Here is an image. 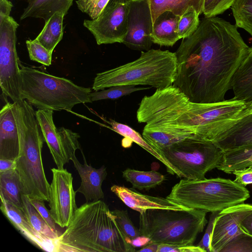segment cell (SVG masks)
Here are the masks:
<instances>
[{
	"instance_id": "32",
	"label": "cell",
	"mask_w": 252,
	"mask_h": 252,
	"mask_svg": "<svg viewBox=\"0 0 252 252\" xmlns=\"http://www.w3.org/2000/svg\"><path fill=\"white\" fill-rule=\"evenodd\" d=\"M151 87H136L132 85L116 86L91 93L90 97L92 101L104 99H117L130 94L134 92L149 89Z\"/></svg>"
},
{
	"instance_id": "3",
	"label": "cell",
	"mask_w": 252,
	"mask_h": 252,
	"mask_svg": "<svg viewBox=\"0 0 252 252\" xmlns=\"http://www.w3.org/2000/svg\"><path fill=\"white\" fill-rule=\"evenodd\" d=\"M14 103L20 139L16 170L23 193L30 199L48 201L50 184L45 174L41 155L44 139L35 111L25 99Z\"/></svg>"
},
{
	"instance_id": "13",
	"label": "cell",
	"mask_w": 252,
	"mask_h": 252,
	"mask_svg": "<svg viewBox=\"0 0 252 252\" xmlns=\"http://www.w3.org/2000/svg\"><path fill=\"white\" fill-rule=\"evenodd\" d=\"M128 6L127 33L122 43L132 50L148 51L153 27L149 0H128Z\"/></svg>"
},
{
	"instance_id": "20",
	"label": "cell",
	"mask_w": 252,
	"mask_h": 252,
	"mask_svg": "<svg viewBox=\"0 0 252 252\" xmlns=\"http://www.w3.org/2000/svg\"><path fill=\"white\" fill-rule=\"evenodd\" d=\"M179 18L170 11L160 14L153 23V43L165 46L174 45L180 39L177 33Z\"/></svg>"
},
{
	"instance_id": "39",
	"label": "cell",
	"mask_w": 252,
	"mask_h": 252,
	"mask_svg": "<svg viewBox=\"0 0 252 252\" xmlns=\"http://www.w3.org/2000/svg\"><path fill=\"white\" fill-rule=\"evenodd\" d=\"M157 252H205L199 246L159 244Z\"/></svg>"
},
{
	"instance_id": "33",
	"label": "cell",
	"mask_w": 252,
	"mask_h": 252,
	"mask_svg": "<svg viewBox=\"0 0 252 252\" xmlns=\"http://www.w3.org/2000/svg\"><path fill=\"white\" fill-rule=\"evenodd\" d=\"M199 15L193 7H190L180 17L177 33L180 39L190 36L197 29L200 23Z\"/></svg>"
},
{
	"instance_id": "36",
	"label": "cell",
	"mask_w": 252,
	"mask_h": 252,
	"mask_svg": "<svg viewBox=\"0 0 252 252\" xmlns=\"http://www.w3.org/2000/svg\"><path fill=\"white\" fill-rule=\"evenodd\" d=\"M252 252V235L244 231L235 237L220 252Z\"/></svg>"
},
{
	"instance_id": "40",
	"label": "cell",
	"mask_w": 252,
	"mask_h": 252,
	"mask_svg": "<svg viewBox=\"0 0 252 252\" xmlns=\"http://www.w3.org/2000/svg\"><path fill=\"white\" fill-rule=\"evenodd\" d=\"M219 212H212L210 216L209 223L205 232L201 240L197 246L204 250L205 252H210V245L212 233L214 222Z\"/></svg>"
},
{
	"instance_id": "38",
	"label": "cell",
	"mask_w": 252,
	"mask_h": 252,
	"mask_svg": "<svg viewBox=\"0 0 252 252\" xmlns=\"http://www.w3.org/2000/svg\"><path fill=\"white\" fill-rule=\"evenodd\" d=\"M30 201L50 227L55 233L59 234L56 227L57 224L52 217L49 210L46 208L44 201L37 199H30Z\"/></svg>"
},
{
	"instance_id": "41",
	"label": "cell",
	"mask_w": 252,
	"mask_h": 252,
	"mask_svg": "<svg viewBox=\"0 0 252 252\" xmlns=\"http://www.w3.org/2000/svg\"><path fill=\"white\" fill-rule=\"evenodd\" d=\"M232 174L235 175L234 181L237 183L244 187L252 184V165L235 170Z\"/></svg>"
},
{
	"instance_id": "21",
	"label": "cell",
	"mask_w": 252,
	"mask_h": 252,
	"mask_svg": "<svg viewBox=\"0 0 252 252\" xmlns=\"http://www.w3.org/2000/svg\"><path fill=\"white\" fill-rule=\"evenodd\" d=\"M73 0H28V5L20 19L22 20L29 17L42 18L46 22L56 12H62L65 15Z\"/></svg>"
},
{
	"instance_id": "17",
	"label": "cell",
	"mask_w": 252,
	"mask_h": 252,
	"mask_svg": "<svg viewBox=\"0 0 252 252\" xmlns=\"http://www.w3.org/2000/svg\"><path fill=\"white\" fill-rule=\"evenodd\" d=\"M81 152L84 159L83 164L76 157L71 160L81 179L80 186L76 191L83 194L87 202L102 199L104 195L101 187L107 175L106 168L104 165L96 169L88 165L82 151Z\"/></svg>"
},
{
	"instance_id": "35",
	"label": "cell",
	"mask_w": 252,
	"mask_h": 252,
	"mask_svg": "<svg viewBox=\"0 0 252 252\" xmlns=\"http://www.w3.org/2000/svg\"><path fill=\"white\" fill-rule=\"evenodd\" d=\"M26 43L31 60L47 66L51 65L52 53H50L36 38L33 40H27Z\"/></svg>"
},
{
	"instance_id": "44",
	"label": "cell",
	"mask_w": 252,
	"mask_h": 252,
	"mask_svg": "<svg viewBox=\"0 0 252 252\" xmlns=\"http://www.w3.org/2000/svg\"><path fill=\"white\" fill-rule=\"evenodd\" d=\"M16 159L0 158V173L16 169Z\"/></svg>"
},
{
	"instance_id": "43",
	"label": "cell",
	"mask_w": 252,
	"mask_h": 252,
	"mask_svg": "<svg viewBox=\"0 0 252 252\" xmlns=\"http://www.w3.org/2000/svg\"><path fill=\"white\" fill-rule=\"evenodd\" d=\"M13 7L12 2L8 0H0V22L3 19L10 16Z\"/></svg>"
},
{
	"instance_id": "15",
	"label": "cell",
	"mask_w": 252,
	"mask_h": 252,
	"mask_svg": "<svg viewBox=\"0 0 252 252\" xmlns=\"http://www.w3.org/2000/svg\"><path fill=\"white\" fill-rule=\"evenodd\" d=\"M111 190L130 208L142 213L150 209L188 210L191 208L162 197L143 194L132 188L113 185Z\"/></svg>"
},
{
	"instance_id": "16",
	"label": "cell",
	"mask_w": 252,
	"mask_h": 252,
	"mask_svg": "<svg viewBox=\"0 0 252 252\" xmlns=\"http://www.w3.org/2000/svg\"><path fill=\"white\" fill-rule=\"evenodd\" d=\"M19 148L15 103L6 102L0 111V158L16 159Z\"/></svg>"
},
{
	"instance_id": "45",
	"label": "cell",
	"mask_w": 252,
	"mask_h": 252,
	"mask_svg": "<svg viewBox=\"0 0 252 252\" xmlns=\"http://www.w3.org/2000/svg\"><path fill=\"white\" fill-rule=\"evenodd\" d=\"M241 227L245 232L252 235V213L242 221Z\"/></svg>"
},
{
	"instance_id": "4",
	"label": "cell",
	"mask_w": 252,
	"mask_h": 252,
	"mask_svg": "<svg viewBox=\"0 0 252 252\" xmlns=\"http://www.w3.org/2000/svg\"><path fill=\"white\" fill-rule=\"evenodd\" d=\"M177 71L175 53L152 49L142 51L135 61L97 73L92 89L98 91L116 86L140 85L162 89L173 84Z\"/></svg>"
},
{
	"instance_id": "24",
	"label": "cell",
	"mask_w": 252,
	"mask_h": 252,
	"mask_svg": "<svg viewBox=\"0 0 252 252\" xmlns=\"http://www.w3.org/2000/svg\"><path fill=\"white\" fill-rule=\"evenodd\" d=\"M153 23L165 11H170L180 17L190 7H193L200 15L203 12L204 0H148Z\"/></svg>"
},
{
	"instance_id": "28",
	"label": "cell",
	"mask_w": 252,
	"mask_h": 252,
	"mask_svg": "<svg viewBox=\"0 0 252 252\" xmlns=\"http://www.w3.org/2000/svg\"><path fill=\"white\" fill-rule=\"evenodd\" d=\"M123 177L133 188L141 190L155 188L165 179L163 175L155 170L145 171L130 168L123 172Z\"/></svg>"
},
{
	"instance_id": "46",
	"label": "cell",
	"mask_w": 252,
	"mask_h": 252,
	"mask_svg": "<svg viewBox=\"0 0 252 252\" xmlns=\"http://www.w3.org/2000/svg\"><path fill=\"white\" fill-rule=\"evenodd\" d=\"M158 244L154 243H149L146 246L142 248L138 252H157Z\"/></svg>"
},
{
	"instance_id": "34",
	"label": "cell",
	"mask_w": 252,
	"mask_h": 252,
	"mask_svg": "<svg viewBox=\"0 0 252 252\" xmlns=\"http://www.w3.org/2000/svg\"><path fill=\"white\" fill-rule=\"evenodd\" d=\"M111 212L123 234L130 243L142 236L139 228L131 220L127 210L115 209Z\"/></svg>"
},
{
	"instance_id": "8",
	"label": "cell",
	"mask_w": 252,
	"mask_h": 252,
	"mask_svg": "<svg viewBox=\"0 0 252 252\" xmlns=\"http://www.w3.org/2000/svg\"><path fill=\"white\" fill-rule=\"evenodd\" d=\"M173 166L179 177L189 180L205 178L220 163L223 151L212 141L189 138L159 150Z\"/></svg>"
},
{
	"instance_id": "10",
	"label": "cell",
	"mask_w": 252,
	"mask_h": 252,
	"mask_svg": "<svg viewBox=\"0 0 252 252\" xmlns=\"http://www.w3.org/2000/svg\"><path fill=\"white\" fill-rule=\"evenodd\" d=\"M128 0H109L95 19L84 21L97 45L123 42L127 33Z\"/></svg>"
},
{
	"instance_id": "27",
	"label": "cell",
	"mask_w": 252,
	"mask_h": 252,
	"mask_svg": "<svg viewBox=\"0 0 252 252\" xmlns=\"http://www.w3.org/2000/svg\"><path fill=\"white\" fill-rule=\"evenodd\" d=\"M217 169L227 174L252 165V146L223 151Z\"/></svg>"
},
{
	"instance_id": "42",
	"label": "cell",
	"mask_w": 252,
	"mask_h": 252,
	"mask_svg": "<svg viewBox=\"0 0 252 252\" xmlns=\"http://www.w3.org/2000/svg\"><path fill=\"white\" fill-rule=\"evenodd\" d=\"M109 1V0H92L84 13L87 14L91 19H95Z\"/></svg>"
},
{
	"instance_id": "11",
	"label": "cell",
	"mask_w": 252,
	"mask_h": 252,
	"mask_svg": "<svg viewBox=\"0 0 252 252\" xmlns=\"http://www.w3.org/2000/svg\"><path fill=\"white\" fill-rule=\"evenodd\" d=\"M53 110L38 109L35 115L53 160L58 168L64 165L75 157V152L81 150L78 133L65 127L57 128L53 118Z\"/></svg>"
},
{
	"instance_id": "31",
	"label": "cell",
	"mask_w": 252,
	"mask_h": 252,
	"mask_svg": "<svg viewBox=\"0 0 252 252\" xmlns=\"http://www.w3.org/2000/svg\"><path fill=\"white\" fill-rule=\"evenodd\" d=\"M231 8L236 26L252 36V0H236Z\"/></svg>"
},
{
	"instance_id": "25",
	"label": "cell",
	"mask_w": 252,
	"mask_h": 252,
	"mask_svg": "<svg viewBox=\"0 0 252 252\" xmlns=\"http://www.w3.org/2000/svg\"><path fill=\"white\" fill-rule=\"evenodd\" d=\"M21 183L16 169L0 173V197L22 209Z\"/></svg>"
},
{
	"instance_id": "22",
	"label": "cell",
	"mask_w": 252,
	"mask_h": 252,
	"mask_svg": "<svg viewBox=\"0 0 252 252\" xmlns=\"http://www.w3.org/2000/svg\"><path fill=\"white\" fill-rule=\"evenodd\" d=\"M231 89L234 99L245 102L252 100V47L233 76Z\"/></svg>"
},
{
	"instance_id": "37",
	"label": "cell",
	"mask_w": 252,
	"mask_h": 252,
	"mask_svg": "<svg viewBox=\"0 0 252 252\" xmlns=\"http://www.w3.org/2000/svg\"><path fill=\"white\" fill-rule=\"evenodd\" d=\"M236 0H204L203 13L205 17H216L231 8Z\"/></svg>"
},
{
	"instance_id": "47",
	"label": "cell",
	"mask_w": 252,
	"mask_h": 252,
	"mask_svg": "<svg viewBox=\"0 0 252 252\" xmlns=\"http://www.w3.org/2000/svg\"><path fill=\"white\" fill-rule=\"evenodd\" d=\"M92 0H77L76 1L78 8L84 13L85 11Z\"/></svg>"
},
{
	"instance_id": "7",
	"label": "cell",
	"mask_w": 252,
	"mask_h": 252,
	"mask_svg": "<svg viewBox=\"0 0 252 252\" xmlns=\"http://www.w3.org/2000/svg\"><path fill=\"white\" fill-rule=\"evenodd\" d=\"M250 196L245 187L234 181L218 177L181 180L166 198L189 208L212 213L244 203Z\"/></svg>"
},
{
	"instance_id": "23",
	"label": "cell",
	"mask_w": 252,
	"mask_h": 252,
	"mask_svg": "<svg viewBox=\"0 0 252 252\" xmlns=\"http://www.w3.org/2000/svg\"><path fill=\"white\" fill-rule=\"evenodd\" d=\"M108 123L111 125V128L114 131L128 139L131 142L138 144L161 162L166 167L167 171L169 174H176L179 176L177 170L164 158L160 151L149 143L138 132L128 126L118 123L112 119H110Z\"/></svg>"
},
{
	"instance_id": "2",
	"label": "cell",
	"mask_w": 252,
	"mask_h": 252,
	"mask_svg": "<svg viewBox=\"0 0 252 252\" xmlns=\"http://www.w3.org/2000/svg\"><path fill=\"white\" fill-rule=\"evenodd\" d=\"M56 252H133L107 205L98 200L76 210L69 225L54 240Z\"/></svg>"
},
{
	"instance_id": "6",
	"label": "cell",
	"mask_w": 252,
	"mask_h": 252,
	"mask_svg": "<svg viewBox=\"0 0 252 252\" xmlns=\"http://www.w3.org/2000/svg\"><path fill=\"white\" fill-rule=\"evenodd\" d=\"M206 213L192 208L147 210L140 214L139 230L149 243L193 245L207 223Z\"/></svg>"
},
{
	"instance_id": "18",
	"label": "cell",
	"mask_w": 252,
	"mask_h": 252,
	"mask_svg": "<svg viewBox=\"0 0 252 252\" xmlns=\"http://www.w3.org/2000/svg\"><path fill=\"white\" fill-rule=\"evenodd\" d=\"M0 209L11 223L33 245L47 252H56L54 241L38 233L29 222L22 209L0 198Z\"/></svg>"
},
{
	"instance_id": "26",
	"label": "cell",
	"mask_w": 252,
	"mask_h": 252,
	"mask_svg": "<svg viewBox=\"0 0 252 252\" xmlns=\"http://www.w3.org/2000/svg\"><path fill=\"white\" fill-rule=\"evenodd\" d=\"M65 14L56 12L47 21L36 39L50 53H52L57 45L63 37V20Z\"/></svg>"
},
{
	"instance_id": "48",
	"label": "cell",
	"mask_w": 252,
	"mask_h": 252,
	"mask_svg": "<svg viewBox=\"0 0 252 252\" xmlns=\"http://www.w3.org/2000/svg\"><path fill=\"white\" fill-rule=\"evenodd\" d=\"M246 107L244 109V111L246 115L252 114V100L245 102Z\"/></svg>"
},
{
	"instance_id": "5",
	"label": "cell",
	"mask_w": 252,
	"mask_h": 252,
	"mask_svg": "<svg viewBox=\"0 0 252 252\" xmlns=\"http://www.w3.org/2000/svg\"><path fill=\"white\" fill-rule=\"evenodd\" d=\"M19 89L25 99L38 109L70 111L76 105L92 103L90 88L74 84L37 69L20 64Z\"/></svg>"
},
{
	"instance_id": "14",
	"label": "cell",
	"mask_w": 252,
	"mask_h": 252,
	"mask_svg": "<svg viewBox=\"0 0 252 252\" xmlns=\"http://www.w3.org/2000/svg\"><path fill=\"white\" fill-rule=\"evenodd\" d=\"M252 213V205L240 203L220 211L214 222L210 252H220L232 239L244 232L241 223Z\"/></svg>"
},
{
	"instance_id": "19",
	"label": "cell",
	"mask_w": 252,
	"mask_h": 252,
	"mask_svg": "<svg viewBox=\"0 0 252 252\" xmlns=\"http://www.w3.org/2000/svg\"><path fill=\"white\" fill-rule=\"evenodd\" d=\"M213 142L223 151L252 146V114L238 120Z\"/></svg>"
},
{
	"instance_id": "30",
	"label": "cell",
	"mask_w": 252,
	"mask_h": 252,
	"mask_svg": "<svg viewBox=\"0 0 252 252\" xmlns=\"http://www.w3.org/2000/svg\"><path fill=\"white\" fill-rule=\"evenodd\" d=\"M22 210L33 228L44 237L54 241L60 235L55 233L48 225L27 195L22 194Z\"/></svg>"
},
{
	"instance_id": "29",
	"label": "cell",
	"mask_w": 252,
	"mask_h": 252,
	"mask_svg": "<svg viewBox=\"0 0 252 252\" xmlns=\"http://www.w3.org/2000/svg\"><path fill=\"white\" fill-rule=\"evenodd\" d=\"M142 136L158 150L186 139L192 138L187 135L146 126L144 127Z\"/></svg>"
},
{
	"instance_id": "12",
	"label": "cell",
	"mask_w": 252,
	"mask_h": 252,
	"mask_svg": "<svg viewBox=\"0 0 252 252\" xmlns=\"http://www.w3.org/2000/svg\"><path fill=\"white\" fill-rule=\"evenodd\" d=\"M52 180L49 196V212L57 224L67 227L77 209L71 173L64 168L51 169Z\"/></svg>"
},
{
	"instance_id": "9",
	"label": "cell",
	"mask_w": 252,
	"mask_h": 252,
	"mask_svg": "<svg viewBox=\"0 0 252 252\" xmlns=\"http://www.w3.org/2000/svg\"><path fill=\"white\" fill-rule=\"evenodd\" d=\"M19 24L10 16L0 22V86L3 95L13 102L21 100L20 62L16 50Z\"/></svg>"
},
{
	"instance_id": "1",
	"label": "cell",
	"mask_w": 252,
	"mask_h": 252,
	"mask_svg": "<svg viewBox=\"0 0 252 252\" xmlns=\"http://www.w3.org/2000/svg\"><path fill=\"white\" fill-rule=\"evenodd\" d=\"M250 49L236 25L216 16L205 17L175 52L177 71L173 85L193 102L223 101Z\"/></svg>"
}]
</instances>
